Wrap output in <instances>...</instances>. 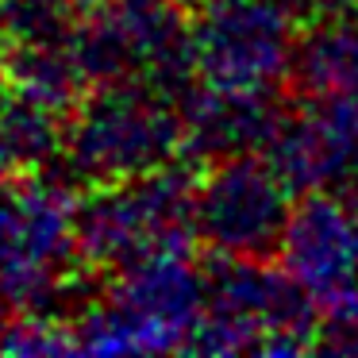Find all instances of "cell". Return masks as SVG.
Wrapping results in <instances>:
<instances>
[{"label":"cell","instance_id":"3957f363","mask_svg":"<svg viewBox=\"0 0 358 358\" xmlns=\"http://www.w3.org/2000/svg\"><path fill=\"white\" fill-rule=\"evenodd\" d=\"M312 301L289 270H270L255 258L220 255L204 270V316L193 331L189 350L208 355H296L316 347Z\"/></svg>","mask_w":358,"mask_h":358},{"label":"cell","instance_id":"9a60e30c","mask_svg":"<svg viewBox=\"0 0 358 358\" xmlns=\"http://www.w3.org/2000/svg\"><path fill=\"white\" fill-rule=\"evenodd\" d=\"M8 50H12V39L4 31V24H0V89L8 85Z\"/></svg>","mask_w":358,"mask_h":358},{"label":"cell","instance_id":"30bf717a","mask_svg":"<svg viewBox=\"0 0 358 358\" xmlns=\"http://www.w3.org/2000/svg\"><path fill=\"white\" fill-rule=\"evenodd\" d=\"M181 124H185V150L196 158H239L266 147L278 131L281 116L273 112L270 93L250 89H185L181 96Z\"/></svg>","mask_w":358,"mask_h":358},{"label":"cell","instance_id":"2e32d148","mask_svg":"<svg viewBox=\"0 0 358 358\" xmlns=\"http://www.w3.org/2000/svg\"><path fill=\"white\" fill-rule=\"evenodd\" d=\"M289 8H296V4H301V0H285ZM320 4H331V8H343V4H355V0H320Z\"/></svg>","mask_w":358,"mask_h":358},{"label":"cell","instance_id":"6da1fadb","mask_svg":"<svg viewBox=\"0 0 358 358\" xmlns=\"http://www.w3.org/2000/svg\"><path fill=\"white\" fill-rule=\"evenodd\" d=\"M78 204L62 173L0 170V308L55 316L85 308L73 273Z\"/></svg>","mask_w":358,"mask_h":358},{"label":"cell","instance_id":"52a82bcc","mask_svg":"<svg viewBox=\"0 0 358 358\" xmlns=\"http://www.w3.org/2000/svg\"><path fill=\"white\" fill-rule=\"evenodd\" d=\"M293 8L285 0H220L193 27V70L204 85L270 93L293 70Z\"/></svg>","mask_w":358,"mask_h":358},{"label":"cell","instance_id":"8fae6325","mask_svg":"<svg viewBox=\"0 0 358 358\" xmlns=\"http://www.w3.org/2000/svg\"><path fill=\"white\" fill-rule=\"evenodd\" d=\"M293 78L316 112L358 124V24H327L296 43Z\"/></svg>","mask_w":358,"mask_h":358},{"label":"cell","instance_id":"d6986e66","mask_svg":"<svg viewBox=\"0 0 358 358\" xmlns=\"http://www.w3.org/2000/svg\"><path fill=\"white\" fill-rule=\"evenodd\" d=\"M0 170H4V166H0Z\"/></svg>","mask_w":358,"mask_h":358},{"label":"cell","instance_id":"4fadbf2b","mask_svg":"<svg viewBox=\"0 0 358 358\" xmlns=\"http://www.w3.org/2000/svg\"><path fill=\"white\" fill-rule=\"evenodd\" d=\"M0 350L4 355H70L78 350L73 339V324L55 316H31V312H16L8 324L0 327Z\"/></svg>","mask_w":358,"mask_h":358},{"label":"cell","instance_id":"5b68a950","mask_svg":"<svg viewBox=\"0 0 358 358\" xmlns=\"http://www.w3.org/2000/svg\"><path fill=\"white\" fill-rule=\"evenodd\" d=\"M201 316L204 270H193L185 255H158L120 273L101 304H85L73 339L89 355L189 350Z\"/></svg>","mask_w":358,"mask_h":358},{"label":"cell","instance_id":"8992f818","mask_svg":"<svg viewBox=\"0 0 358 358\" xmlns=\"http://www.w3.org/2000/svg\"><path fill=\"white\" fill-rule=\"evenodd\" d=\"M73 55L89 85L139 81L185 96L193 70V27L181 24L173 0H112L73 31Z\"/></svg>","mask_w":358,"mask_h":358},{"label":"cell","instance_id":"5bb4252c","mask_svg":"<svg viewBox=\"0 0 358 358\" xmlns=\"http://www.w3.org/2000/svg\"><path fill=\"white\" fill-rule=\"evenodd\" d=\"M316 347H331L339 355H358V296L331 304V316L320 327V343Z\"/></svg>","mask_w":358,"mask_h":358},{"label":"cell","instance_id":"ac0fdd59","mask_svg":"<svg viewBox=\"0 0 358 358\" xmlns=\"http://www.w3.org/2000/svg\"><path fill=\"white\" fill-rule=\"evenodd\" d=\"M189 4H201V8H208V4H220V0H189Z\"/></svg>","mask_w":358,"mask_h":358},{"label":"cell","instance_id":"9c48e42d","mask_svg":"<svg viewBox=\"0 0 358 358\" xmlns=\"http://www.w3.org/2000/svg\"><path fill=\"white\" fill-rule=\"evenodd\" d=\"M281 262L316 304L358 296V208L339 196H308L289 212Z\"/></svg>","mask_w":358,"mask_h":358},{"label":"cell","instance_id":"7c38bea8","mask_svg":"<svg viewBox=\"0 0 358 358\" xmlns=\"http://www.w3.org/2000/svg\"><path fill=\"white\" fill-rule=\"evenodd\" d=\"M66 112L35 101L20 89H0V166L4 170H43L62 155Z\"/></svg>","mask_w":358,"mask_h":358},{"label":"cell","instance_id":"7a4b0ae2","mask_svg":"<svg viewBox=\"0 0 358 358\" xmlns=\"http://www.w3.org/2000/svg\"><path fill=\"white\" fill-rule=\"evenodd\" d=\"M178 150H185L178 96L139 81H116L96 85L73 108L58 162L70 185H116L170 166Z\"/></svg>","mask_w":358,"mask_h":358},{"label":"cell","instance_id":"e0dca14e","mask_svg":"<svg viewBox=\"0 0 358 358\" xmlns=\"http://www.w3.org/2000/svg\"><path fill=\"white\" fill-rule=\"evenodd\" d=\"M73 8H81V12H89V4H93V0H70Z\"/></svg>","mask_w":358,"mask_h":358},{"label":"cell","instance_id":"277c9868","mask_svg":"<svg viewBox=\"0 0 358 358\" xmlns=\"http://www.w3.org/2000/svg\"><path fill=\"white\" fill-rule=\"evenodd\" d=\"M196 235V185L181 170L96 185L78 204V255L89 270H131L158 255H185Z\"/></svg>","mask_w":358,"mask_h":358},{"label":"cell","instance_id":"ba28073f","mask_svg":"<svg viewBox=\"0 0 358 358\" xmlns=\"http://www.w3.org/2000/svg\"><path fill=\"white\" fill-rule=\"evenodd\" d=\"M289 193L293 189L266 158H224L220 170L196 185V235L220 255L262 258L281 247L293 212Z\"/></svg>","mask_w":358,"mask_h":358}]
</instances>
